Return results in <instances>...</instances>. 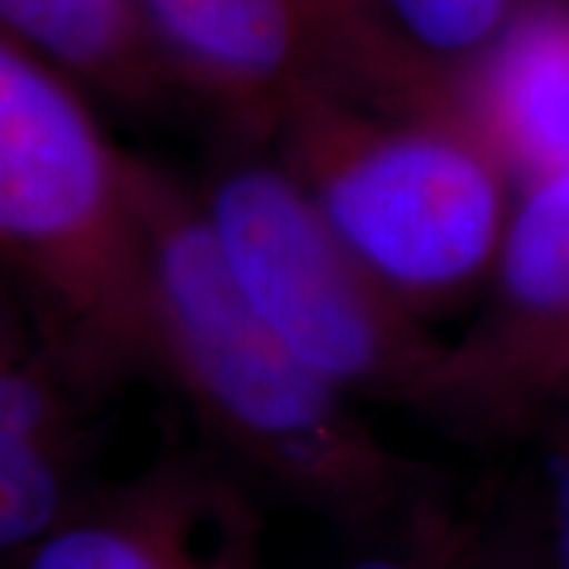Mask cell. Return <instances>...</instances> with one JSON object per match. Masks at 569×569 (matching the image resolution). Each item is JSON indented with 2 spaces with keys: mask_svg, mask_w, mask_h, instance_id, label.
I'll use <instances>...</instances> for the list:
<instances>
[{
  "mask_svg": "<svg viewBox=\"0 0 569 569\" xmlns=\"http://www.w3.org/2000/svg\"><path fill=\"white\" fill-rule=\"evenodd\" d=\"M152 365L209 430L288 500L373 535L421 490L427 468L389 449L351 399L266 329L231 284L197 193L137 156Z\"/></svg>",
  "mask_w": 569,
  "mask_h": 569,
  "instance_id": "cell-1",
  "label": "cell"
},
{
  "mask_svg": "<svg viewBox=\"0 0 569 569\" xmlns=\"http://www.w3.org/2000/svg\"><path fill=\"white\" fill-rule=\"evenodd\" d=\"M0 266L36 298L77 383L152 367L137 156L82 89L0 36Z\"/></svg>",
  "mask_w": 569,
  "mask_h": 569,
  "instance_id": "cell-2",
  "label": "cell"
},
{
  "mask_svg": "<svg viewBox=\"0 0 569 569\" xmlns=\"http://www.w3.org/2000/svg\"><path fill=\"white\" fill-rule=\"evenodd\" d=\"M269 140L288 178L421 320L481 295L516 190L462 127L310 82Z\"/></svg>",
  "mask_w": 569,
  "mask_h": 569,
  "instance_id": "cell-3",
  "label": "cell"
},
{
  "mask_svg": "<svg viewBox=\"0 0 569 569\" xmlns=\"http://www.w3.org/2000/svg\"><path fill=\"white\" fill-rule=\"evenodd\" d=\"M197 203L231 284L301 365L348 399L418 408L443 339L348 250L282 164H231Z\"/></svg>",
  "mask_w": 569,
  "mask_h": 569,
  "instance_id": "cell-4",
  "label": "cell"
},
{
  "mask_svg": "<svg viewBox=\"0 0 569 569\" xmlns=\"http://www.w3.org/2000/svg\"><path fill=\"white\" fill-rule=\"evenodd\" d=\"M485 307L443 342L418 408L456 430L512 437L569 389V174L516 193Z\"/></svg>",
  "mask_w": 569,
  "mask_h": 569,
  "instance_id": "cell-5",
  "label": "cell"
},
{
  "mask_svg": "<svg viewBox=\"0 0 569 569\" xmlns=\"http://www.w3.org/2000/svg\"><path fill=\"white\" fill-rule=\"evenodd\" d=\"M26 569H266L263 512L224 468L171 459L77 500Z\"/></svg>",
  "mask_w": 569,
  "mask_h": 569,
  "instance_id": "cell-6",
  "label": "cell"
},
{
  "mask_svg": "<svg viewBox=\"0 0 569 569\" xmlns=\"http://www.w3.org/2000/svg\"><path fill=\"white\" fill-rule=\"evenodd\" d=\"M164 80L234 130L269 140L284 104L323 80L320 0H140Z\"/></svg>",
  "mask_w": 569,
  "mask_h": 569,
  "instance_id": "cell-7",
  "label": "cell"
},
{
  "mask_svg": "<svg viewBox=\"0 0 569 569\" xmlns=\"http://www.w3.org/2000/svg\"><path fill=\"white\" fill-rule=\"evenodd\" d=\"M425 111L478 142L516 193L569 174L567 0H526Z\"/></svg>",
  "mask_w": 569,
  "mask_h": 569,
  "instance_id": "cell-8",
  "label": "cell"
},
{
  "mask_svg": "<svg viewBox=\"0 0 569 569\" xmlns=\"http://www.w3.org/2000/svg\"><path fill=\"white\" fill-rule=\"evenodd\" d=\"M526 0H320L323 82L387 108H427Z\"/></svg>",
  "mask_w": 569,
  "mask_h": 569,
  "instance_id": "cell-9",
  "label": "cell"
},
{
  "mask_svg": "<svg viewBox=\"0 0 569 569\" xmlns=\"http://www.w3.org/2000/svg\"><path fill=\"white\" fill-rule=\"evenodd\" d=\"M0 36L118 102L149 104L168 89L140 0H0Z\"/></svg>",
  "mask_w": 569,
  "mask_h": 569,
  "instance_id": "cell-10",
  "label": "cell"
},
{
  "mask_svg": "<svg viewBox=\"0 0 569 569\" xmlns=\"http://www.w3.org/2000/svg\"><path fill=\"white\" fill-rule=\"evenodd\" d=\"M342 569H538L466 516L427 478L406 509L373 535Z\"/></svg>",
  "mask_w": 569,
  "mask_h": 569,
  "instance_id": "cell-11",
  "label": "cell"
},
{
  "mask_svg": "<svg viewBox=\"0 0 569 569\" xmlns=\"http://www.w3.org/2000/svg\"><path fill=\"white\" fill-rule=\"evenodd\" d=\"M73 430L0 443V553L32 550L77 507Z\"/></svg>",
  "mask_w": 569,
  "mask_h": 569,
  "instance_id": "cell-12",
  "label": "cell"
},
{
  "mask_svg": "<svg viewBox=\"0 0 569 569\" xmlns=\"http://www.w3.org/2000/svg\"><path fill=\"white\" fill-rule=\"evenodd\" d=\"M54 367L67 370L58 358L44 361L0 351V443L73 430L63 377H58Z\"/></svg>",
  "mask_w": 569,
  "mask_h": 569,
  "instance_id": "cell-13",
  "label": "cell"
}]
</instances>
